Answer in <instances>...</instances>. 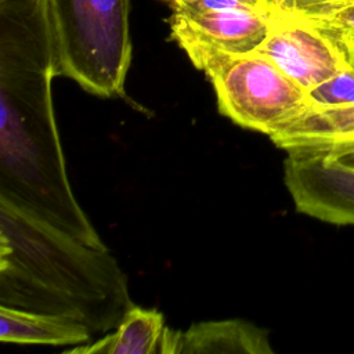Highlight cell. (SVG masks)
<instances>
[{"instance_id": "cell-9", "label": "cell", "mask_w": 354, "mask_h": 354, "mask_svg": "<svg viewBox=\"0 0 354 354\" xmlns=\"http://www.w3.org/2000/svg\"><path fill=\"white\" fill-rule=\"evenodd\" d=\"M274 354L268 332L243 319L202 321L185 332L166 326L162 354Z\"/></svg>"}, {"instance_id": "cell-7", "label": "cell", "mask_w": 354, "mask_h": 354, "mask_svg": "<svg viewBox=\"0 0 354 354\" xmlns=\"http://www.w3.org/2000/svg\"><path fill=\"white\" fill-rule=\"evenodd\" d=\"M170 37L189 59L210 53L248 54L259 50L270 32V15L256 8L173 11Z\"/></svg>"}, {"instance_id": "cell-1", "label": "cell", "mask_w": 354, "mask_h": 354, "mask_svg": "<svg viewBox=\"0 0 354 354\" xmlns=\"http://www.w3.org/2000/svg\"><path fill=\"white\" fill-rule=\"evenodd\" d=\"M55 76L47 0H0V196L105 249L68 180L51 97Z\"/></svg>"}, {"instance_id": "cell-12", "label": "cell", "mask_w": 354, "mask_h": 354, "mask_svg": "<svg viewBox=\"0 0 354 354\" xmlns=\"http://www.w3.org/2000/svg\"><path fill=\"white\" fill-rule=\"evenodd\" d=\"M311 105L333 106L354 102V69L346 66L307 91Z\"/></svg>"}, {"instance_id": "cell-11", "label": "cell", "mask_w": 354, "mask_h": 354, "mask_svg": "<svg viewBox=\"0 0 354 354\" xmlns=\"http://www.w3.org/2000/svg\"><path fill=\"white\" fill-rule=\"evenodd\" d=\"M163 314L155 308L133 304L119 325L102 339L75 346L65 353L72 354H162L165 337Z\"/></svg>"}, {"instance_id": "cell-4", "label": "cell", "mask_w": 354, "mask_h": 354, "mask_svg": "<svg viewBox=\"0 0 354 354\" xmlns=\"http://www.w3.org/2000/svg\"><path fill=\"white\" fill-rule=\"evenodd\" d=\"M191 62L212 82L218 111L242 127L270 136L308 104L307 91L257 50L202 54Z\"/></svg>"}, {"instance_id": "cell-3", "label": "cell", "mask_w": 354, "mask_h": 354, "mask_svg": "<svg viewBox=\"0 0 354 354\" xmlns=\"http://www.w3.org/2000/svg\"><path fill=\"white\" fill-rule=\"evenodd\" d=\"M58 76L100 97L123 95L131 62L129 0H47Z\"/></svg>"}, {"instance_id": "cell-8", "label": "cell", "mask_w": 354, "mask_h": 354, "mask_svg": "<svg viewBox=\"0 0 354 354\" xmlns=\"http://www.w3.org/2000/svg\"><path fill=\"white\" fill-rule=\"evenodd\" d=\"M286 152L354 149V102L333 106L307 104L270 136Z\"/></svg>"}, {"instance_id": "cell-15", "label": "cell", "mask_w": 354, "mask_h": 354, "mask_svg": "<svg viewBox=\"0 0 354 354\" xmlns=\"http://www.w3.org/2000/svg\"><path fill=\"white\" fill-rule=\"evenodd\" d=\"M325 35L337 46V48L343 54L347 65L354 69V36L353 35H340V33H325Z\"/></svg>"}, {"instance_id": "cell-6", "label": "cell", "mask_w": 354, "mask_h": 354, "mask_svg": "<svg viewBox=\"0 0 354 354\" xmlns=\"http://www.w3.org/2000/svg\"><path fill=\"white\" fill-rule=\"evenodd\" d=\"M270 32L257 51L306 91L347 65L337 46L314 24L292 14H270Z\"/></svg>"}, {"instance_id": "cell-2", "label": "cell", "mask_w": 354, "mask_h": 354, "mask_svg": "<svg viewBox=\"0 0 354 354\" xmlns=\"http://www.w3.org/2000/svg\"><path fill=\"white\" fill-rule=\"evenodd\" d=\"M0 304L64 315L91 333L115 329L133 306L127 277L90 246L0 196Z\"/></svg>"}, {"instance_id": "cell-13", "label": "cell", "mask_w": 354, "mask_h": 354, "mask_svg": "<svg viewBox=\"0 0 354 354\" xmlns=\"http://www.w3.org/2000/svg\"><path fill=\"white\" fill-rule=\"evenodd\" d=\"M306 19L325 33L354 36V0H337L322 14Z\"/></svg>"}, {"instance_id": "cell-5", "label": "cell", "mask_w": 354, "mask_h": 354, "mask_svg": "<svg viewBox=\"0 0 354 354\" xmlns=\"http://www.w3.org/2000/svg\"><path fill=\"white\" fill-rule=\"evenodd\" d=\"M283 178L297 212L336 225H354V149L288 152Z\"/></svg>"}, {"instance_id": "cell-14", "label": "cell", "mask_w": 354, "mask_h": 354, "mask_svg": "<svg viewBox=\"0 0 354 354\" xmlns=\"http://www.w3.org/2000/svg\"><path fill=\"white\" fill-rule=\"evenodd\" d=\"M337 0H263L270 14H292L300 17H315L326 11Z\"/></svg>"}, {"instance_id": "cell-17", "label": "cell", "mask_w": 354, "mask_h": 354, "mask_svg": "<svg viewBox=\"0 0 354 354\" xmlns=\"http://www.w3.org/2000/svg\"><path fill=\"white\" fill-rule=\"evenodd\" d=\"M254 4H257L263 11H266V7H264V3H263V0H252ZM267 12V11H266ZM268 14V12H267Z\"/></svg>"}, {"instance_id": "cell-10", "label": "cell", "mask_w": 354, "mask_h": 354, "mask_svg": "<svg viewBox=\"0 0 354 354\" xmlns=\"http://www.w3.org/2000/svg\"><path fill=\"white\" fill-rule=\"evenodd\" d=\"M82 322L57 314L0 304V340L14 344L82 346L91 337Z\"/></svg>"}, {"instance_id": "cell-16", "label": "cell", "mask_w": 354, "mask_h": 354, "mask_svg": "<svg viewBox=\"0 0 354 354\" xmlns=\"http://www.w3.org/2000/svg\"><path fill=\"white\" fill-rule=\"evenodd\" d=\"M160 1L166 3L171 8V11H184L195 3V0H160Z\"/></svg>"}]
</instances>
